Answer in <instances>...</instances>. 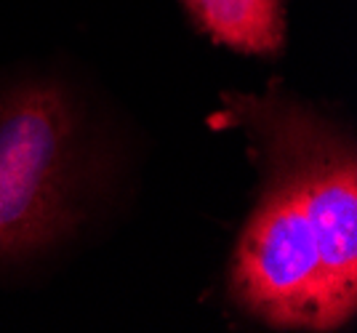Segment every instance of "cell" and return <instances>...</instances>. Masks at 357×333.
Instances as JSON below:
<instances>
[{
	"instance_id": "1",
	"label": "cell",
	"mask_w": 357,
	"mask_h": 333,
	"mask_svg": "<svg viewBox=\"0 0 357 333\" xmlns=\"http://www.w3.org/2000/svg\"><path fill=\"white\" fill-rule=\"evenodd\" d=\"M213 123L245 134L259 171L229 261L235 307L275 331L347 328L357 312L352 131L280 86L224 93Z\"/></svg>"
},
{
	"instance_id": "2",
	"label": "cell",
	"mask_w": 357,
	"mask_h": 333,
	"mask_svg": "<svg viewBox=\"0 0 357 333\" xmlns=\"http://www.w3.org/2000/svg\"><path fill=\"white\" fill-rule=\"evenodd\" d=\"M109 155L86 104L56 77L0 91V267L77 238L107 187Z\"/></svg>"
},
{
	"instance_id": "3",
	"label": "cell",
	"mask_w": 357,
	"mask_h": 333,
	"mask_svg": "<svg viewBox=\"0 0 357 333\" xmlns=\"http://www.w3.org/2000/svg\"><path fill=\"white\" fill-rule=\"evenodd\" d=\"M197 30L219 46L275 56L285 40L283 0H181Z\"/></svg>"
}]
</instances>
